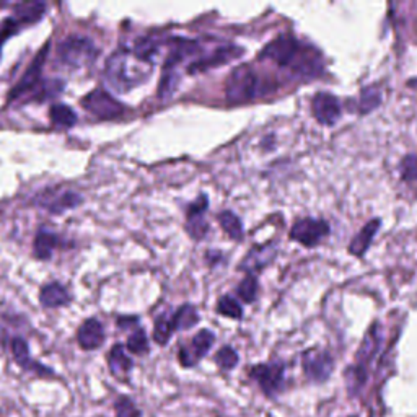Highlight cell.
Masks as SVG:
<instances>
[{"label":"cell","mask_w":417,"mask_h":417,"mask_svg":"<svg viewBox=\"0 0 417 417\" xmlns=\"http://www.w3.org/2000/svg\"><path fill=\"white\" fill-rule=\"evenodd\" d=\"M261 59H267L279 67H289L299 76L315 77L323 71V59L316 49L305 46L290 34H281L271 41L260 54Z\"/></svg>","instance_id":"6da1fadb"},{"label":"cell","mask_w":417,"mask_h":417,"mask_svg":"<svg viewBox=\"0 0 417 417\" xmlns=\"http://www.w3.org/2000/svg\"><path fill=\"white\" fill-rule=\"evenodd\" d=\"M153 72V62L143 61L132 51L119 49L108 57L104 66V78L113 90L127 93L132 88L142 85Z\"/></svg>","instance_id":"7a4b0ae2"},{"label":"cell","mask_w":417,"mask_h":417,"mask_svg":"<svg viewBox=\"0 0 417 417\" xmlns=\"http://www.w3.org/2000/svg\"><path fill=\"white\" fill-rule=\"evenodd\" d=\"M271 85L261 78L251 66H240L230 73L227 80V100L230 103H246L269 92Z\"/></svg>","instance_id":"3957f363"},{"label":"cell","mask_w":417,"mask_h":417,"mask_svg":"<svg viewBox=\"0 0 417 417\" xmlns=\"http://www.w3.org/2000/svg\"><path fill=\"white\" fill-rule=\"evenodd\" d=\"M98 48L85 36H69L59 44L57 61L69 69H82L95 62Z\"/></svg>","instance_id":"277c9868"},{"label":"cell","mask_w":417,"mask_h":417,"mask_svg":"<svg viewBox=\"0 0 417 417\" xmlns=\"http://www.w3.org/2000/svg\"><path fill=\"white\" fill-rule=\"evenodd\" d=\"M82 106L100 119H114L124 113V106L103 88H95L82 100Z\"/></svg>","instance_id":"5b68a950"},{"label":"cell","mask_w":417,"mask_h":417,"mask_svg":"<svg viewBox=\"0 0 417 417\" xmlns=\"http://www.w3.org/2000/svg\"><path fill=\"white\" fill-rule=\"evenodd\" d=\"M380 339H381V337H380V327L375 325L369 331V334H367L364 342H362V347L359 349V354H357V364H355L354 369H352V376H354L352 383H354L355 386H360L365 381L367 367H369L372 359H374L376 349H379Z\"/></svg>","instance_id":"8992f818"},{"label":"cell","mask_w":417,"mask_h":417,"mask_svg":"<svg viewBox=\"0 0 417 417\" xmlns=\"http://www.w3.org/2000/svg\"><path fill=\"white\" fill-rule=\"evenodd\" d=\"M48 51H49V44H46V46L36 54V57H34L31 66L28 67V71L24 72L22 80L13 87L12 93H10V100H15V98H20L22 95H24V93L36 90L39 82H41V72H43L44 61H46Z\"/></svg>","instance_id":"52a82bcc"},{"label":"cell","mask_w":417,"mask_h":417,"mask_svg":"<svg viewBox=\"0 0 417 417\" xmlns=\"http://www.w3.org/2000/svg\"><path fill=\"white\" fill-rule=\"evenodd\" d=\"M330 232V227L325 220H315V218H304L292 227L290 238L302 243L304 246L316 245L321 238H325Z\"/></svg>","instance_id":"ba28073f"},{"label":"cell","mask_w":417,"mask_h":417,"mask_svg":"<svg viewBox=\"0 0 417 417\" xmlns=\"http://www.w3.org/2000/svg\"><path fill=\"white\" fill-rule=\"evenodd\" d=\"M243 54V49L235 46V44H227V46H220L217 48L215 51L208 54V56L199 59V61L192 62L190 67H188V72L190 73H197V72H204L208 71V69L213 67H220L223 64H228L232 61H235Z\"/></svg>","instance_id":"9c48e42d"},{"label":"cell","mask_w":417,"mask_h":417,"mask_svg":"<svg viewBox=\"0 0 417 417\" xmlns=\"http://www.w3.org/2000/svg\"><path fill=\"white\" fill-rule=\"evenodd\" d=\"M304 370L310 380L325 381L332 372V359L325 351H309L304 355Z\"/></svg>","instance_id":"30bf717a"},{"label":"cell","mask_w":417,"mask_h":417,"mask_svg":"<svg viewBox=\"0 0 417 417\" xmlns=\"http://www.w3.org/2000/svg\"><path fill=\"white\" fill-rule=\"evenodd\" d=\"M311 109L316 121L325 124V126H332L341 116V103L334 95H331V93H318V95L313 98Z\"/></svg>","instance_id":"8fae6325"},{"label":"cell","mask_w":417,"mask_h":417,"mask_svg":"<svg viewBox=\"0 0 417 417\" xmlns=\"http://www.w3.org/2000/svg\"><path fill=\"white\" fill-rule=\"evenodd\" d=\"M251 375L267 395L277 393L284 383V367L281 364L257 365L251 370Z\"/></svg>","instance_id":"7c38bea8"},{"label":"cell","mask_w":417,"mask_h":417,"mask_svg":"<svg viewBox=\"0 0 417 417\" xmlns=\"http://www.w3.org/2000/svg\"><path fill=\"white\" fill-rule=\"evenodd\" d=\"M213 339H215V336L212 334V331L202 330V331L197 332V334L192 337L191 349H186V347H183V349H181V352H180L181 364L185 367L195 365L196 362L201 359V357H204L207 352L211 351V347L213 344Z\"/></svg>","instance_id":"4fadbf2b"},{"label":"cell","mask_w":417,"mask_h":417,"mask_svg":"<svg viewBox=\"0 0 417 417\" xmlns=\"http://www.w3.org/2000/svg\"><path fill=\"white\" fill-rule=\"evenodd\" d=\"M208 207V201L204 195H201L188 208V232L192 238L201 240L207 233V222L204 220V213Z\"/></svg>","instance_id":"5bb4252c"},{"label":"cell","mask_w":417,"mask_h":417,"mask_svg":"<svg viewBox=\"0 0 417 417\" xmlns=\"http://www.w3.org/2000/svg\"><path fill=\"white\" fill-rule=\"evenodd\" d=\"M78 344H80L82 349L85 351H93L98 349L104 342V330L103 325L95 318H90L80 326V330L77 332Z\"/></svg>","instance_id":"9a60e30c"},{"label":"cell","mask_w":417,"mask_h":417,"mask_svg":"<svg viewBox=\"0 0 417 417\" xmlns=\"http://www.w3.org/2000/svg\"><path fill=\"white\" fill-rule=\"evenodd\" d=\"M276 256V250L271 245H264V246H256L248 253L245 256V260L241 262V269L246 272H256L262 269V267L269 264V262L274 260Z\"/></svg>","instance_id":"2e32d148"},{"label":"cell","mask_w":417,"mask_h":417,"mask_svg":"<svg viewBox=\"0 0 417 417\" xmlns=\"http://www.w3.org/2000/svg\"><path fill=\"white\" fill-rule=\"evenodd\" d=\"M39 302L44 309H59L71 302V295L61 284L52 282V284L44 285L39 292Z\"/></svg>","instance_id":"e0dca14e"},{"label":"cell","mask_w":417,"mask_h":417,"mask_svg":"<svg viewBox=\"0 0 417 417\" xmlns=\"http://www.w3.org/2000/svg\"><path fill=\"white\" fill-rule=\"evenodd\" d=\"M12 352H13V357L15 360H17L18 365H22L23 369H28V370H34V372H39L41 375H46L49 374L51 370L44 369L39 364H36L31 357H29V349H28V344L24 342V339L22 337H15L12 341Z\"/></svg>","instance_id":"ac0fdd59"},{"label":"cell","mask_w":417,"mask_h":417,"mask_svg":"<svg viewBox=\"0 0 417 417\" xmlns=\"http://www.w3.org/2000/svg\"><path fill=\"white\" fill-rule=\"evenodd\" d=\"M108 364L111 374L114 376H118V379H124V376H126L132 369V360L129 359L126 352H124V347L121 344L114 346L111 352H109Z\"/></svg>","instance_id":"d6986e66"},{"label":"cell","mask_w":417,"mask_h":417,"mask_svg":"<svg viewBox=\"0 0 417 417\" xmlns=\"http://www.w3.org/2000/svg\"><path fill=\"white\" fill-rule=\"evenodd\" d=\"M379 228H380V220H376V218L375 220L367 223V225L359 232V235H357L351 243L349 250L352 255H355V256L364 255V253L369 250L370 243H372V240H374L375 233Z\"/></svg>","instance_id":"ffe728a7"},{"label":"cell","mask_w":417,"mask_h":417,"mask_svg":"<svg viewBox=\"0 0 417 417\" xmlns=\"http://www.w3.org/2000/svg\"><path fill=\"white\" fill-rule=\"evenodd\" d=\"M44 12H46V5L43 2H27L15 7L20 23H36L44 17Z\"/></svg>","instance_id":"44dd1931"},{"label":"cell","mask_w":417,"mask_h":417,"mask_svg":"<svg viewBox=\"0 0 417 417\" xmlns=\"http://www.w3.org/2000/svg\"><path fill=\"white\" fill-rule=\"evenodd\" d=\"M59 238L51 232H39L34 238V256L39 260H49L56 250Z\"/></svg>","instance_id":"7402d4cb"},{"label":"cell","mask_w":417,"mask_h":417,"mask_svg":"<svg viewBox=\"0 0 417 417\" xmlns=\"http://www.w3.org/2000/svg\"><path fill=\"white\" fill-rule=\"evenodd\" d=\"M197 321H199V315H197V311L192 305H183L181 309H178L175 316L171 318L173 330L176 331L190 330V327L197 325Z\"/></svg>","instance_id":"603a6c76"},{"label":"cell","mask_w":417,"mask_h":417,"mask_svg":"<svg viewBox=\"0 0 417 417\" xmlns=\"http://www.w3.org/2000/svg\"><path fill=\"white\" fill-rule=\"evenodd\" d=\"M49 116H51V121L59 127H72L77 122L76 111L62 103L52 104L51 109H49Z\"/></svg>","instance_id":"cb8c5ba5"},{"label":"cell","mask_w":417,"mask_h":417,"mask_svg":"<svg viewBox=\"0 0 417 417\" xmlns=\"http://www.w3.org/2000/svg\"><path fill=\"white\" fill-rule=\"evenodd\" d=\"M80 202H82V197L76 195V192H61V195L54 197V199L44 202L43 206L48 207L49 211L54 213H59V212L67 211V208L78 206Z\"/></svg>","instance_id":"d4e9b609"},{"label":"cell","mask_w":417,"mask_h":417,"mask_svg":"<svg viewBox=\"0 0 417 417\" xmlns=\"http://www.w3.org/2000/svg\"><path fill=\"white\" fill-rule=\"evenodd\" d=\"M218 222H220V225L225 233L233 240H241L243 238V225L240 222V218H238L235 213L230 212V211H225L222 212L220 215H218Z\"/></svg>","instance_id":"484cf974"},{"label":"cell","mask_w":417,"mask_h":417,"mask_svg":"<svg viewBox=\"0 0 417 417\" xmlns=\"http://www.w3.org/2000/svg\"><path fill=\"white\" fill-rule=\"evenodd\" d=\"M173 332V323L168 316L160 315L155 321V330H153V339L158 344L165 346L168 341H170Z\"/></svg>","instance_id":"4316f807"},{"label":"cell","mask_w":417,"mask_h":417,"mask_svg":"<svg viewBox=\"0 0 417 417\" xmlns=\"http://www.w3.org/2000/svg\"><path fill=\"white\" fill-rule=\"evenodd\" d=\"M217 311L223 316L233 318V320H240V318L243 316L241 305L238 304L235 299H232V297H227V295L222 297V299L218 300Z\"/></svg>","instance_id":"83f0119b"},{"label":"cell","mask_w":417,"mask_h":417,"mask_svg":"<svg viewBox=\"0 0 417 417\" xmlns=\"http://www.w3.org/2000/svg\"><path fill=\"white\" fill-rule=\"evenodd\" d=\"M127 349L134 354H146L148 351V339L143 330H136L129 336L127 339Z\"/></svg>","instance_id":"f1b7e54d"},{"label":"cell","mask_w":417,"mask_h":417,"mask_svg":"<svg viewBox=\"0 0 417 417\" xmlns=\"http://www.w3.org/2000/svg\"><path fill=\"white\" fill-rule=\"evenodd\" d=\"M238 295L241 297V300H245L246 304L255 302L257 295V281L253 276H246L241 281V284L238 285Z\"/></svg>","instance_id":"f546056e"},{"label":"cell","mask_w":417,"mask_h":417,"mask_svg":"<svg viewBox=\"0 0 417 417\" xmlns=\"http://www.w3.org/2000/svg\"><path fill=\"white\" fill-rule=\"evenodd\" d=\"M380 92L376 90L375 87H369L362 92L360 97V111L362 113H370L372 109H375L380 104Z\"/></svg>","instance_id":"4dcf8cb0"},{"label":"cell","mask_w":417,"mask_h":417,"mask_svg":"<svg viewBox=\"0 0 417 417\" xmlns=\"http://www.w3.org/2000/svg\"><path fill=\"white\" fill-rule=\"evenodd\" d=\"M215 362L218 364V367H220V369L230 370L238 364V354L232 349L230 346H225L217 352Z\"/></svg>","instance_id":"1f68e13d"},{"label":"cell","mask_w":417,"mask_h":417,"mask_svg":"<svg viewBox=\"0 0 417 417\" xmlns=\"http://www.w3.org/2000/svg\"><path fill=\"white\" fill-rule=\"evenodd\" d=\"M20 29V22L17 18H5L0 22V52H2V48L5 41L8 38H12L13 34H17Z\"/></svg>","instance_id":"d6a6232c"},{"label":"cell","mask_w":417,"mask_h":417,"mask_svg":"<svg viewBox=\"0 0 417 417\" xmlns=\"http://www.w3.org/2000/svg\"><path fill=\"white\" fill-rule=\"evenodd\" d=\"M401 176L406 181L417 180V155H408L401 162Z\"/></svg>","instance_id":"836d02e7"},{"label":"cell","mask_w":417,"mask_h":417,"mask_svg":"<svg viewBox=\"0 0 417 417\" xmlns=\"http://www.w3.org/2000/svg\"><path fill=\"white\" fill-rule=\"evenodd\" d=\"M116 417H141V413L131 400L121 398L116 403Z\"/></svg>","instance_id":"e575fe53"}]
</instances>
